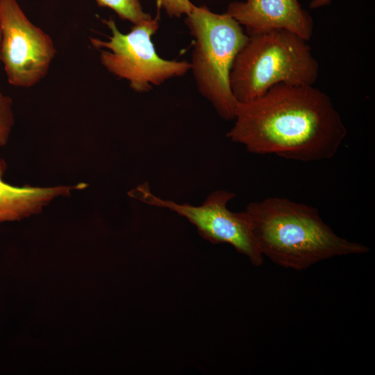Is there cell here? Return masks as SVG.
Segmentation results:
<instances>
[{
	"mask_svg": "<svg viewBox=\"0 0 375 375\" xmlns=\"http://www.w3.org/2000/svg\"><path fill=\"white\" fill-rule=\"evenodd\" d=\"M244 210L261 254L283 268L301 271L334 257L369 251L339 236L316 208L305 203L272 197L250 203Z\"/></svg>",
	"mask_w": 375,
	"mask_h": 375,
	"instance_id": "2",
	"label": "cell"
},
{
	"mask_svg": "<svg viewBox=\"0 0 375 375\" xmlns=\"http://www.w3.org/2000/svg\"><path fill=\"white\" fill-rule=\"evenodd\" d=\"M319 71L308 41L288 31H271L248 35L233 62L230 87L236 101L244 103L277 84L313 85Z\"/></svg>",
	"mask_w": 375,
	"mask_h": 375,
	"instance_id": "3",
	"label": "cell"
},
{
	"mask_svg": "<svg viewBox=\"0 0 375 375\" xmlns=\"http://www.w3.org/2000/svg\"><path fill=\"white\" fill-rule=\"evenodd\" d=\"M0 61L8 82L31 88L47 74L56 53L51 37L33 24L17 0H0Z\"/></svg>",
	"mask_w": 375,
	"mask_h": 375,
	"instance_id": "7",
	"label": "cell"
},
{
	"mask_svg": "<svg viewBox=\"0 0 375 375\" xmlns=\"http://www.w3.org/2000/svg\"><path fill=\"white\" fill-rule=\"evenodd\" d=\"M333 0H312L309 4L311 9H317L330 4Z\"/></svg>",
	"mask_w": 375,
	"mask_h": 375,
	"instance_id": "13",
	"label": "cell"
},
{
	"mask_svg": "<svg viewBox=\"0 0 375 375\" xmlns=\"http://www.w3.org/2000/svg\"><path fill=\"white\" fill-rule=\"evenodd\" d=\"M128 194L147 205L175 212L195 226L203 239L212 244H228L247 256L253 265H262L263 256L254 238L248 214L245 210L235 212L227 208L228 203L236 196L234 192L215 191L199 206L162 199L152 193L147 183L138 185Z\"/></svg>",
	"mask_w": 375,
	"mask_h": 375,
	"instance_id": "6",
	"label": "cell"
},
{
	"mask_svg": "<svg viewBox=\"0 0 375 375\" xmlns=\"http://www.w3.org/2000/svg\"><path fill=\"white\" fill-rule=\"evenodd\" d=\"M103 22L111 34L107 40L90 38L91 44L100 50V61L111 74L126 80L136 92H147L153 86L185 75L190 70L185 60H166L160 57L151 38L159 28L158 15L133 24L129 32L122 33L112 18Z\"/></svg>",
	"mask_w": 375,
	"mask_h": 375,
	"instance_id": "5",
	"label": "cell"
},
{
	"mask_svg": "<svg viewBox=\"0 0 375 375\" xmlns=\"http://www.w3.org/2000/svg\"><path fill=\"white\" fill-rule=\"evenodd\" d=\"M226 136L256 154L312 162L333 158L347 130L331 98L313 85L280 83L237 104Z\"/></svg>",
	"mask_w": 375,
	"mask_h": 375,
	"instance_id": "1",
	"label": "cell"
},
{
	"mask_svg": "<svg viewBox=\"0 0 375 375\" xmlns=\"http://www.w3.org/2000/svg\"><path fill=\"white\" fill-rule=\"evenodd\" d=\"M100 7L110 8L123 20L137 24L152 18L143 10L140 0H96Z\"/></svg>",
	"mask_w": 375,
	"mask_h": 375,
	"instance_id": "10",
	"label": "cell"
},
{
	"mask_svg": "<svg viewBox=\"0 0 375 375\" xmlns=\"http://www.w3.org/2000/svg\"><path fill=\"white\" fill-rule=\"evenodd\" d=\"M226 13L252 35L285 30L309 41L313 33V20L298 0H246L228 4Z\"/></svg>",
	"mask_w": 375,
	"mask_h": 375,
	"instance_id": "8",
	"label": "cell"
},
{
	"mask_svg": "<svg viewBox=\"0 0 375 375\" xmlns=\"http://www.w3.org/2000/svg\"><path fill=\"white\" fill-rule=\"evenodd\" d=\"M6 164L0 159V222L18 220L36 213L54 198L69 194L74 189H81L85 184L76 186L51 188L17 187L3 180Z\"/></svg>",
	"mask_w": 375,
	"mask_h": 375,
	"instance_id": "9",
	"label": "cell"
},
{
	"mask_svg": "<svg viewBox=\"0 0 375 375\" xmlns=\"http://www.w3.org/2000/svg\"><path fill=\"white\" fill-rule=\"evenodd\" d=\"M185 24L194 38L190 70L201 94L225 120H234L238 101L230 87L235 57L248 35L227 13L194 6Z\"/></svg>",
	"mask_w": 375,
	"mask_h": 375,
	"instance_id": "4",
	"label": "cell"
},
{
	"mask_svg": "<svg viewBox=\"0 0 375 375\" xmlns=\"http://www.w3.org/2000/svg\"><path fill=\"white\" fill-rule=\"evenodd\" d=\"M12 101L0 88V147L5 145L14 124Z\"/></svg>",
	"mask_w": 375,
	"mask_h": 375,
	"instance_id": "11",
	"label": "cell"
},
{
	"mask_svg": "<svg viewBox=\"0 0 375 375\" xmlns=\"http://www.w3.org/2000/svg\"><path fill=\"white\" fill-rule=\"evenodd\" d=\"M158 8H162L169 17L187 15L194 4L190 0H158Z\"/></svg>",
	"mask_w": 375,
	"mask_h": 375,
	"instance_id": "12",
	"label": "cell"
},
{
	"mask_svg": "<svg viewBox=\"0 0 375 375\" xmlns=\"http://www.w3.org/2000/svg\"><path fill=\"white\" fill-rule=\"evenodd\" d=\"M1 28H0V45H1ZM1 62V61H0Z\"/></svg>",
	"mask_w": 375,
	"mask_h": 375,
	"instance_id": "14",
	"label": "cell"
}]
</instances>
